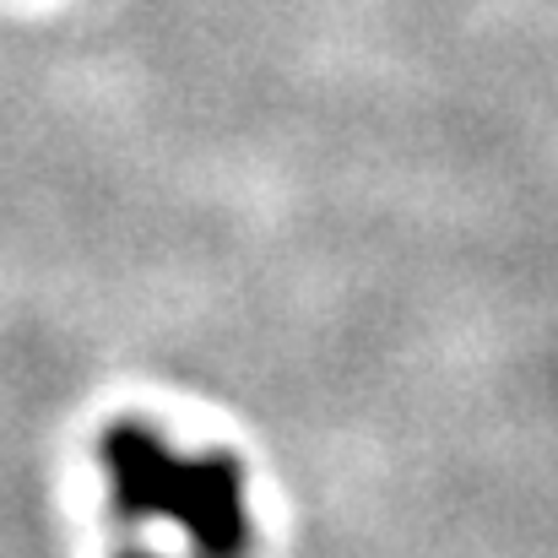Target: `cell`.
I'll return each instance as SVG.
<instances>
[{"label":"cell","mask_w":558,"mask_h":558,"mask_svg":"<svg viewBox=\"0 0 558 558\" xmlns=\"http://www.w3.org/2000/svg\"><path fill=\"white\" fill-rule=\"evenodd\" d=\"M163 521H174L201 558H239L250 543L239 466L228 456H185Z\"/></svg>","instance_id":"1"},{"label":"cell","mask_w":558,"mask_h":558,"mask_svg":"<svg viewBox=\"0 0 558 558\" xmlns=\"http://www.w3.org/2000/svg\"><path fill=\"white\" fill-rule=\"evenodd\" d=\"M125 558H153V554H125Z\"/></svg>","instance_id":"2"}]
</instances>
